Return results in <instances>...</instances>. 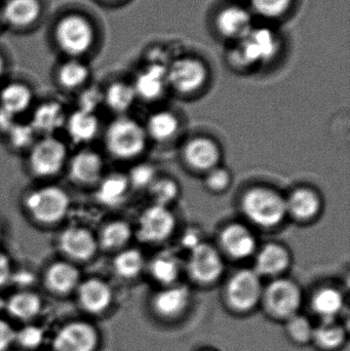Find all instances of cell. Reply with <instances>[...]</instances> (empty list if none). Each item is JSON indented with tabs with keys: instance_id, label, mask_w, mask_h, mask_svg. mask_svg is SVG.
Listing matches in <instances>:
<instances>
[{
	"instance_id": "30",
	"label": "cell",
	"mask_w": 350,
	"mask_h": 351,
	"mask_svg": "<svg viewBox=\"0 0 350 351\" xmlns=\"http://www.w3.org/2000/svg\"><path fill=\"white\" fill-rule=\"evenodd\" d=\"M32 99V92L26 84H8L0 92V110L10 117L21 114L30 107Z\"/></svg>"
},
{
	"instance_id": "51",
	"label": "cell",
	"mask_w": 350,
	"mask_h": 351,
	"mask_svg": "<svg viewBox=\"0 0 350 351\" xmlns=\"http://www.w3.org/2000/svg\"><path fill=\"white\" fill-rule=\"evenodd\" d=\"M1 235H2V230H1V227H0V239H1Z\"/></svg>"
},
{
	"instance_id": "35",
	"label": "cell",
	"mask_w": 350,
	"mask_h": 351,
	"mask_svg": "<svg viewBox=\"0 0 350 351\" xmlns=\"http://www.w3.org/2000/svg\"><path fill=\"white\" fill-rule=\"evenodd\" d=\"M145 268L143 254L137 249L123 250L113 260V269L123 280L138 278Z\"/></svg>"
},
{
	"instance_id": "41",
	"label": "cell",
	"mask_w": 350,
	"mask_h": 351,
	"mask_svg": "<svg viewBox=\"0 0 350 351\" xmlns=\"http://www.w3.org/2000/svg\"><path fill=\"white\" fill-rule=\"evenodd\" d=\"M45 340V332L39 326L27 324L21 329L16 330L14 344L25 350H38Z\"/></svg>"
},
{
	"instance_id": "36",
	"label": "cell",
	"mask_w": 350,
	"mask_h": 351,
	"mask_svg": "<svg viewBox=\"0 0 350 351\" xmlns=\"http://www.w3.org/2000/svg\"><path fill=\"white\" fill-rule=\"evenodd\" d=\"M136 99L137 96L133 86L121 82H113L103 95V100L108 108L116 113L129 110Z\"/></svg>"
},
{
	"instance_id": "15",
	"label": "cell",
	"mask_w": 350,
	"mask_h": 351,
	"mask_svg": "<svg viewBox=\"0 0 350 351\" xmlns=\"http://www.w3.org/2000/svg\"><path fill=\"white\" fill-rule=\"evenodd\" d=\"M75 292L80 308L90 315H101L109 311L114 296L110 285L99 278L82 280Z\"/></svg>"
},
{
	"instance_id": "52",
	"label": "cell",
	"mask_w": 350,
	"mask_h": 351,
	"mask_svg": "<svg viewBox=\"0 0 350 351\" xmlns=\"http://www.w3.org/2000/svg\"><path fill=\"white\" fill-rule=\"evenodd\" d=\"M0 21H1V14H0Z\"/></svg>"
},
{
	"instance_id": "6",
	"label": "cell",
	"mask_w": 350,
	"mask_h": 351,
	"mask_svg": "<svg viewBox=\"0 0 350 351\" xmlns=\"http://www.w3.org/2000/svg\"><path fill=\"white\" fill-rule=\"evenodd\" d=\"M145 129L137 121L119 117L109 125L105 134V143L109 154L118 160L138 158L146 148Z\"/></svg>"
},
{
	"instance_id": "50",
	"label": "cell",
	"mask_w": 350,
	"mask_h": 351,
	"mask_svg": "<svg viewBox=\"0 0 350 351\" xmlns=\"http://www.w3.org/2000/svg\"><path fill=\"white\" fill-rule=\"evenodd\" d=\"M199 351H215V350H199Z\"/></svg>"
},
{
	"instance_id": "28",
	"label": "cell",
	"mask_w": 350,
	"mask_h": 351,
	"mask_svg": "<svg viewBox=\"0 0 350 351\" xmlns=\"http://www.w3.org/2000/svg\"><path fill=\"white\" fill-rule=\"evenodd\" d=\"M66 128L74 142L86 143L96 137L100 129V123L94 112L78 109L68 117Z\"/></svg>"
},
{
	"instance_id": "42",
	"label": "cell",
	"mask_w": 350,
	"mask_h": 351,
	"mask_svg": "<svg viewBox=\"0 0 350 351\" xmlns=\"http://www.w3.org/2000/svg\"><path fill=\"white\" fill-rule=\"evenodd\" d=\"M131 187L137 189H145L153 183L156 179L155 169L148 164H140L132 169L129 174L127 176Z\"/></svg>"
},
{
	"instance_id": "20",
	"label": "cell",
	"mask_w": 350,
	"mask_h": 351,
	"mask_svg": "<svg viewBox=\"0 0 350 351\" xmlns=\"http://www.w3.org/2000/svg\"><path fill=\"white\" fill-rule=\"evenodd\" d=\"M82 282L79 269L69 261H57L47 267L45 285L55 295H68L75 292Z\"/></svg>"
},
{
	"instance_id": "44",
	"label": "cell",
	"mask_w": 350,
	"mask_h": 351,
	"mask_svg": "<svg viewBox=\"0 0 350 351\" xmlns=\"http://www.w3.org/2000/svg\"><path fill=\"white\" fill-rule=\"evenodd\" d=\"M232 175L226 169L216 167L208 172L205 178V186L213 192H222L229 187Z\"/></svg>"
},
{
	"instance_id": "26",
	"label": "cell",
	"mask_w": 350,
	"mask_h": 351,
	"mask_svg": "<svg viewBox=\"0 0 350 351\" xmlns=\"http://www.w3.org/2000/svg\"><path fill=\"white\" fill-rule=\"evenodd\" d=\"M42 299L32 291H18L6 300L5 309L12 319L24 323L38 317L42 311Z\"/></svg>"
},
{
	"instance_id": "2",
	"label": "cell",
	"mask_w": 350,
	"mask_h": 351,
	"mask_svg": "<svg viewBox=\"0 0 350 351\" xmlns=\"http://www.w3.org/2000/svg\"><path fill=\"white\" fill-rule=\"evenodd\" d=\"M242 210L251 222L263 228L277 226L288 215L286 198L266 187L248 190L242 198Z\"/></svg>"
},
{
	"instance_id": "48",
	"label": "cell",
	"mask_w": 350,
	"mask_h": 351,
	"mask_svg": "<svg viewBox=\"0 0 350 351\" xmlns=\"http://www.w3.org/2000/svg\"><path fill=\"white\" fill-rule=\"evenodd\" d=\"M181 243H182L185 249L191 252L192 250H195V247H199L201 243H203V241H201L199 233L197 232V230H195V229H190V230L184 233Z\"/></svg>"
},
{
	"instance_id": "1",
	"label": "cell",
	"mask_w": 350,
	"mask_h": 351,
	"mask_svg": "<svg viewBox=\"0 0 350 351\" xmlns=\"http://www.w3.org/2000/svg\"><path fill=\"white\" fill-rule=\"evenodd\" d=\"M281 47L279 35L268 27H253L229 51V62L236 68L250 69L275 59Z\"/></svg>"
},
{
	"instance_id": "4",
	"label": "cell",
	"mask_w": 350,
	"mask_h": 351,
	"mask_svg": "<svg viewBox=\"0 0 350 351\" xmlns=\"http://www.w3.org/2000/svg\"><path fill=\"white\" fill-rule=\"evenodd\" d=\"M302 291L294 280L277 278L263 289L260 306L267 317L285 323L299 313Z\"/></svg>"
},
{
	"instance_id": "11",
	"label": "cell",
	"mask_w": 350,
	"mask_h": 351,
	"mask_svg": "<svg viewBox=\"0 0 350 351\" xmlns=\"http://www.w3.org/2000/svg\"><path fill=\"white\" fill-rule=\"evenodd\" d=\"M208 75L205 63L195 58H178L168 64V86L180 94H193L201 90L207 82Z\"/></svg>"
},
{
	"instance_id": "12",
	"label": "cell",
	"mask_w": 350,
	"mask_h": 351,
	"mask_svg": "<svg viewBox=\"0 0 350 351\" xmlns=\"http://www.w3.org/2000/svg\"><path fill=\"white\" fill-rule=\"evenodd\" d=\"M186 268L193 282L212 286L223 276L224 261L215 247L203 243L190 252Z\"/></svg>"
},
{
	"instance_id": "34",
	"label": "cell",
	"mask_w": 350,
	"mask_h": 351,
	"mask_svg": "<svg viewBox=\"0 0 350 351\" xmlns=\"http://www.w3.org/2000/svg\"><path fill=\"white\" fill-rule=\"evenodd\" d=\"M178 129V119L172 112L158 111L148 119L145 132L155 141L166 142L176 135Z\"/></svg>"
},
{
	"instance_id": "8",
	"label": "cell",
	"mask_w": 350,
	"mask_h": 351,
	"mask_svg": "<svg viewBox=\"0 0 350 351\" xmlns=\"http://www.w3.org/2000/svg\"><path fill=\"white\" fill-rule=\"evenodd\" d=\"M191 299V291L187 286L176 284L164 287L152 297L150 311L160 321L174 323L186 315L190 308Z\"/></svg>"
},
{
	"instance_id": "5",
	"label": "cell",
	"mask_w": 350,
	"mask_h": 351,
	"mask_svg": "<svg viewBox=\"0 0 350 351\" xmlns=\"http://www.w3.org/2000/svg\"><path fill=\"white\" fill-rule=\"evenodd\" d=\"M25 208L31 218L42 225H55L69 212V195L55 185L42 186L31 191L25 198Z\"/></svg>"
},
{
	"instance_id": "19",
	"label": "cell",
	"mask_w": 350,
	"mask_h": 351,
	"mask_svg": "<svg viewBox=\"0 0 350 351\" xmlns=\"http://www.w3.org/2000/svg\"><path fill=\"white\" fill-rule=\"evenodd\" d=\"M103 168L104 162L100 154L92 150H82L70 160L69 176L79 185H95L102 179Z\"/></svg>"
},
{
	"instance_id": "23",
	"label": "cell",
	"mask_w": 350,
	"mask_h": 351,
	"mask_svg": "<svg viewBox=\"0 0 350 351\" xmlns=\"http://www.w3.org/2000/svg\"><path fill=\"white\" fill-rule=\"evenodd\" d=\"M345 304L342 292L334 287L318 289L310 299V309L321 322L337 319L342 313Z\"/></svg>"
},
{
	"instance_id": "53",
	"label": "cell",
	"mask_w": 350,
	"mask_h": 351,
	"mask_svg": "<svg viewBox=\"0 0 350 351\" xmlns=\"http://www.w3.org/2000/svg\"><path fill=\"white\" fill-rule=\"evenodd\" d=\"M110 1H114V0H110Z\"/></svg>"
},
{
	"instance_id": "24",
	"label": "cell",
	"mask_w": 350,
	"mask_h": 351,
	"mask_svg": "<svg viewBox=\"0 0 350 351\" xmlns=\"http://www.w3.org/2000/svg\"><path fill=\"white\" fill-rule=\"evenodd\" d=\"M349 330L347 326L334 321L321 322L314 326L312 344L318 351H339L347 346Z\"/></svg>"
},
{
	"instance_id": "39",
	"label": "cell",
	"mask_w": 350,
	"mask_h": 351,
	"mask_svg": "<svg viewBox=\"0 0 350 351\" xmlns=\"http://www.w3.org/2000/svg\"><path fill=\"white\" fill-rule=\"evenodd\" d=\"M148 190L153 200V204L166 206V208L174 202L179 195L178 184L168 178H162V179L156 178Z\"/></svg>"
},
{
	"instance_id": "49",
	"label": "cell",
	"mask_w": 350,
	"mask_h": 351,
	"mask_svg": "<svg viewBox=\"0 0 350 351\" xmlns=\"http://www.w3.org/2000/svg\"><path fill=\"white\" fill-rule=\"evenodd\" d=\"M4 72V62L3 59H2L1 56H0V78H1L2 74Z\"/></svg>"
},
{
	"instance_id": "22",
	"label": "cell",
	"mask_w": 350,
	"mask_h": 351,
	"mask_svg": "<svg viewBox=\"0 0 350 351\" xmlns=\"http://www.w3.org/2000/svg\"><path fill=\"white\" fill-rule=\"evenodd\" d=\"M290 264L291 256L285 247L279 243H267L257 255L254 271L260 278H277L287 271Z\"/></svg>"
},
{
	"instance_id": "17",
	"label": "cell",
	"mask_w": 350,
	"mask_h": 351,
	"mask_svg": "<svg viewBox=\"0 0 350 351\" xmlns=\"http://www.w3.org/2000/svg\"><path fill=\"white\" fill-rule=\"evenodd\" d=\"M222 250L234 260L251 257L257 249V239L252 231L240 223L228 225L220 234Z\"/></svg>"
},
{
	"instance_id": "40",
	"label": "cell",
	"mask_w": 350,
	"mask_h": 351,
	"mask_svg": "<svg viewBox=\"0 0 350 351\" xmlns=\"http://www.w3.org/2000/svg\"><path fill=\"white\" fill-rule=\"evenodd\" d=\"M253 12L264 19H279L287 14L293 0H250Z\"/></svg>"
},
{
	"instance_id": "33",
	"label": "cell",
	"mask_w": 350,
	"mask_h": 351,
	"mask_svg": "<svg viewBox=\"0 0 350 351\" xmlns=\"http://www.w3.org/2000/svg\"><path fill=\"white\" fill-rule=\"evenodd\" d=\"M133 237V229L129 223L115 220L107 223L101 230L98 239L99 247L106 251H118L125 247Z\"/></svg>"
},
{
	"instance_id": "25",
	"label": "cell",
	"mask_w": 350,
	"mask_h": 351,
	"mask_svg": "<svg viewBox=\"0 0 350 351\" xmlns=\"http://www.w3.org/2000/svg\"><path fill=\"white\" fill-rule=\"evenodd\" d=\"M287 214L298 221H308L316 218L322 208V200L314 190L299 188L286 198Z\"/></svg>"
},
{
	"instance_id": "27",
	"label": "cell",
	"mask_w": 350,
	"mask_h": 351,
	"mask_svg": "<svg viewBox=\"0 0 350 351\" xmlns=\"http://www.w3.org/2000/svg\"><path fill=\"white\" fill-rule=\"evenodd\" d=\"M148 268L151 278L164 288L177 284L182 271V264L176 254L164 251L151 260Z\"/></svg>"
},
{
	"instance_id": "14",
	"label": "cell",
	"mask_w": 350,
	"mask_h": 351,
	"mask_svg": "<svg viewBox=\"0 0 350 351\" xmlns=\"http://www.w3.org/2000/svg\"><path fill=\"white\" fill-rule=\"evenodd\" d=\"M60 251L70 260L88 261L99 249L98 239L92 231L82 226H70L64 229L58 239Z\"/></svg>"
},
{
	"instance_id": "29",
	"label": "cell",
	"mask_w": 350,
	"mask_h": 351,
	"mask_svg": "<svg viewBox=\"0 0 350 351\" xmlns=\"http://www.w3.org/2000/svg\"><path fill=\"white\" fill-rule=\"evenodd\" d=\"M97 185V199L107 206L121 204L131 187L127 176L117 173L102 177Z\"/></svg>"
},
{
	"instance_id": "18",
	"label": "cell",
	"mask_w": 350,
	"mask_h": 351,
	"mask_svg": "<svg viewBox=\"0 0 350 351\" xmlns=\"http://www.w3.org/2000/svg\"><path fill=\"white\" fill-rule=\"evenodd\" d=\"M215 25L222 37L232 41L240 40L254 27L252 12L240 5L222 8L216 16Z\"/></svg>"
},
{
	"instance_id": "31",
	"label": "cell",
	"mask_w": 350,
	"mask_h": 351,
	"mask_svg": "<svg viewBox=\"0 0 350 351\" xmlns=\"http://www.w3.org/2000/svg\"><path fill=\"white\" fill-rule=\"evenodd\" d=\"M40 14V4L37 0H8L2 16L12 26L26 27L34 23Z\"/></svg>"
},
{
	"instance_id": "38",
	"label": "cell",
	"mask_w": 350,
	"mask_h": 351,
	"mask_svg": "<svg viewBox=\"0 0 350 351\" xmlns=\"http://www.w3.org/2000/svg\"><path fill=\"white\" fill-rule=\"evenodd\" d=\"M88 75H90V70L88 66L84 65L82 62L72 60L62 65L58 77H59L60 84L64 88H76L82 86L88 80Z\"/></svg>"
},
{
	"instance_id": "9",
	"label": "cell",
	"mask_w": 350,
	"mask_h": 351,
	"mask_svg": "<svg viewBox=\"0 0 350 351\" xmlns=\"http://www.w3.org/2000/svg\"><path fill=\"white\" fill-rule=\"evenodd\" d=\"M100 341V333L92 323L72 321L58 330L51 340V351H97Z\"/></svg>"
},
{
	"instance_id": "32",
	"label": "cell",
	"mask_w": 350,
	"mask_h": 351,
	"mask_svg": "<svg viewBox=\"0 0 350 351\" xmlns=\"http://www.w3.org/2000/svg\"><path fill=\"white\" fill-rule=\"evenodd\" d=\"M65 121L63 107L58 102H45L39 105L33 114L31 127L35 132L51 136Z\"/></svg>"
},
{
	"instance_id": "13",
	"label": "cell",
	"mask_w": 350,
	"mask_h": 351,
	"mask_svg": "<svg viewBox=\"0 0 350 351\" xmlns=\"http://www.w3.org/2000/svg\"><path fill=\"white\" fill-rule=\"evenodd\" d=\"M176 228V218L166 206L152 204L140 215L137 237L144 243L166 241Z\"/></svg>"
},
{
	"instance_id": "47",
	"label": "cell",
	"mask_w": 350,
	"mask_h": 351,
	"mask_svg": "<svg viewBox=\"0 0 350 351\" xmlns=\"http://www.w3.org/2000/svg\"><path fill=\"white\" fill-rule=\"evenodd\" d=\"M12 276V265L10 257L0 251V287L8 284Z\"/></svg>"
},
{
	"instance_id": "46",
	"label": "cell",
	"mask_w": 350,
	"mask_h": 351,
	"mask_svg": "<svg viewBox=\"0 0 350 351\" xmlns=\"http://www.w3.org/2000/svg\"><path fill=\"white\" fill-rule=\"evenodd\" d=\"M102 99L103 97L101 96V94L98 90H88L84 95H82V98H80V107L78 109L90 111V112H94L95 109H96L97 106L100 104Z\"/></svg>"
},
{
	"instance_id": "37",
	"label": "cell",
	"mask_w": 350,
	"mask_h": 351,
	"mask_svg": "<svg viewBox=\"0 0 350 351\" xmlns=\"http://www.w3.org/2000/svg\"><path fill=\"white\" fill-rule=\"evenodd\" d=\"M314 326L310 317L306 315H297L285 322V332L292 343L296 346H308L312 343Z\"/></svg>"
},
{
	"instance_id": "21",
	"label": "cell",
	"mask_w": 350,
	"mask_h": 351,
	"mask_svg": "<svg viewBox=\"0 0 350 351\" xmlns=\"http://www.w3.org/2000/svg\"><path fill=\"white\" fill-rule=\"evenodd\" d=\"M184 158L187 165L195 170L209 172L219 164L221 152L217 144L211 139L197 137L185 146Z\"/></svg>"
},
{
	"instance_id": "16",
	"label": "cell",
	"mask_w": 350,
	"mask_h": 351,
	"mask_svg": "<svg viewBox=\"0 0 350 351\" xmlns=\"http://www.w3.org/2000/svg\"><path fill=\"white\" fill-rule=\"evenodd\" d=\"M168 86V64L158 61L152 62L140 71L133 84L137 98L145 101L158 100Z\"/></svg>"
},
{
	"instance_id": "43",
	"label": "cell",
	"mask_w": 350,
	"mask_h": 351,
	"mask_svg": "<svg viewBox=\"0 0 350 351\" xmlns=\"http://www.w3.org/2000/svg\"><path fill=\"white\" fill-rule=\"evenodd\" d=\"M35 131L30 125H16L10 128V143L18 149L29 147L34 144Z\"/></svg>"
},
{
	"instance_id": "7",
	"label": "cell",
	"mask_w": 350,
	"mask_h": 351,
	"mask_svg": "<svg viewBox=\"0 0 350 351\" xmlns=\"http://www.w3.org/2000/svg\"><path fill=\"white\" fill-rule=\"evenodd\" d=\"M67 158L65 143L53 136H45L31 146L29 168L36 177L51 178L63 170Z\"/></svg>"
},
{
	"instance_id": "45",
	"label": "cell",
	"mask_w": 350,
	"mask_h": 351,
	"mask_svg": "<svg viewBox=\"0 0 350 351\" xmlns=\"http://www.w3.org/2000/svg\"><path fill=\"white\" fill-rule=\"evenodd\" d=\"M16 340V330L5 319H0V351H8Z\"/></svg>"
},
{
	"instance_id": "3",
	"label": "cell",
	"mask_w": 350,
	"mask_h": 351,
	"mask_svg": "<svg viewBox=\"0 0 350 351\" xmlns=\"http://www.w3.org/2000/svg\"><path fill=\"white\" fill-rule=\"evenodd\" d=\"M263 289L254 269L240 270L230 276L224 288V304L234 315H249L260 306Z\"/></svg>"
},
{
	"instance_id": "10",
	"label": "cell",
	"mask_w": 350,
	"mask_h": 351,
	"mask_svg": "<svg viewBox=\"0 0 350 351\" xmlns=\"http://www.w3.org/2000/svg\"><path fill=\"white\" fill-rule=\"evenodd\" d=\"M55 38L60 47L68 55H82L94 43V29L84 16L71 14L58 23Z\"/></svg>"
}]
</instances>
